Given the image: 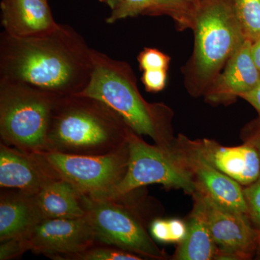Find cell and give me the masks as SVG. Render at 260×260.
<instances>
[{"instance_id":"cell-24","label":"cell","mask_w":260,"mask_h":260,"mask_svg":"<svg viewBox=\"0 0 260 260\" xmlns=\"http://www.w3.org/2000/svg\"><path fill=\"white\" fill-rule=\"evenodd\" d=\"M167 79V70H145L142 78L146 90L150 92L162 90L165 88Z\"/></svg>"},{"instance_id":"cell-19","label":"cell","mask_w":260,"mask_h":260,"mask_svg":"<svg viewBox=\"0 0 260 260\" xmlns=\"http://www.w3.org/2000/svg\"><path fill=\"white\" fill-rule=\"evenodd\" d=\"M234 13L244 37L260 39V0H234Z\"/></svg>"},{"instance_id":"cell-10","label":"cell","mask_w":260,"mask_h":260,"mask_svg":"<svg viewBox=\"0 0 260 260\" xmlns=\"http://www.w3.org/2000/svg\"><path fill=\"white\" fill-rule=\"evenodd\" d=\"M21 239L27 251L54 260L81 252L97 243L85 215L73 219H43Z\"/></svg>"},{"instance_id":"cell-15","label":"cell","mask_w":260,"mask_h":260,"mask_svg":"<svg viewBox=\"0 0 260 260\" xmlns=\"http://www.w3.org/2000/svg\"><path fill=\"white\" fill-rule=\"evenodd\" d=\"M43 220L34 195L15 190L0 197V242L21 238Z\"/></svg>"},{"instance_id":"cell-34","label":"cell","mask_w":260,"mask_h":260,"mask_svg":"<svg viewBox=\"0 0 260 260\" xmlns=\"http://www.w3.org/2000/svg\"></svg>"},{"instance_id":"cell-14","label":"cell","mask_w":260,"mask_h":260,"mask_svg":"<svg viewBox=\"0 0 260 260\" xmlns=\"http://www.w3.org/2000/svg\"><path fill=\"white\" fill-rule=\"evenodd\" d=\"M2 25L5 32L30 37L50 32L58 24L47 0H2Z\"/></svg>"},{"instance_id":"cell-28","label":"cell","mask_w":260,"mask_h":260,"mask_svg":"<svg viewBox=\"0 0 260 260\" xmlns=\"http://www.w3.org/2000/svg\"><path fill=\"white\" fill-rule=\"evenodd\" d=\"M244 143H249L255 149L260 159V118L250 126L244 135Z\"/></svg>"},{"instance_id":"cell-23","label":"cell","mask_w":260,"mask_h":260,"mask_svg":"<svg viewBox=\"0 0 260 260\" xmlns=\"http://www.w3.org/2000/svg\"><path fill=\"white\" fill-rule=\"evenodd\" d=\"M140 69L167 70L169 58L161 51L155 49H145L138 56Z\"/></svg>"},{"instance_id":"cell-7","label":"cell","mask_w":260,"mask_h":260,"mask_svg":"<svg viewBox=\"0 0 260 260\" xmlns=\"http://www.w3.org/2000/svg\"><path fill=\"white\" fill-rule=\"evenodd\" d=\"M58 179L73 184L83 194H103L124 177L129 161L127 144L114 153L100 155L38 153Z\"/></svg>"},{"instance_id":"cell-31","label":"cell","mask_w":260,"mask_h":260,"mask_svg":"<svg viewBox=\"0 0 260 260\" xmlns=\"http://www.w3.org/2000/svg\"><path fill=\"white\" fill-rule=\"evenodd\" d=\"M251 51H252L254 60L255 61L256 66H257V68L260 70V39L253 42Z\"/></svg>"},{"instance_id":"cell-22","label":"cell","mask_w":260,"mask_h":260,"mask_svg":"<svg viewBox=\"0 0 260 260\" xmlns=\"http://www.w3.org/2000/svg\"><path fill=\"white\" fill-rule=\"evenodd\" d=\"M247 215L251 223L260 232V175L254 182L243 186Z\"/></svg>"},{"instance_id":"cell-26","label":"cell","mask_w":260,"mask_h":260,"mask_svg":"<svg viewBox=\"0 0 260 260\" xmlns=\"http://www.w3.org/2000/svg\"><path fill=\"white\" fill-rule=\"evenodd\" d=\"M150 235L154 240L162 243L171 242L169 221L161 218H155L150 224Z\"/></svg>"},{"instance_id":"cell-21","label":"cell","mask_w":260,"mask_h":260,"mask_svg":"<svg viewBox=\"0 0 260 260\" xmlns=\"http://www.w3.org/2000/svg\"><path fill=\"white\" fill-rule=\"evenodd\" d=\"M155 8V0H121L112 10L106 22L109 24L114 23L121 19L136 16L143 12Z\"/></svg>"},{"instance_id":"cell-3","label":"cell","mask_w":260,"mask_h":260,"mask_svg":"<svg viewBox=\"0 0 260 260\" xmlns=\"http://www.w3.org/2000/svg\"><path fill=\"white\" fill-rule=\"evenodd\" d=\"M93 72L78 95L98 99L114 111L137 134L147 135L155 144L170 147L175 140L169 128L167 108L150 104L140 95L129 65L92 49Z\"/></svg>"},{"instance_id":"cell-13","label":"cell","mask_w":260,"mask_h":260,"mask_svg":"<svg viewBox=\"0 0 260 260\" xmlns=\"http://www.w3.org/2000/svg\"><path fill=\"white\" fill-rule=\"evenodd\" d=\"M191 143L207 161L243 186L259 177V155L249 143L226 147L208 139L191 140Z\"/></svg>"},{"instance_id":"cell-11","label":"cell","mask_w":260,"mask_h":260,"mask_svg":"<svg viewBox=\"0 0 260 260\" xmlns=\"http://www.w3.org/2000/svg\"><path fill=\"white\" fill-rule=\"evenodd\" d=\"M174 146L190 172L196 191L228 209L247 215L242 185L207 161L186 137L180 135Z\"/></svg>"},{"instance_id":"cell-4","label":"cell","mask_w":260,"mask_h":260,"mask_svg":"<svg viewBox=\"0 0 260 260\" xmlns=\"http://www.w3.org/2000/svg\"><path fill=\"white\" fill-rule=\"evenodd\" d=\"M57 95L30 85L0 80L1 142L25 152L47 151V134Z\"/></svg>"},{"instance_id":"cell-2","label":"cell","mask_w":260,"mask_h":260,"mask_svg":"<svg viewBox=\"0 0 260 260\" xmlns=\"http://www.w3.org/2000/svg\"><path fill=\"white\" fill-rule=\"evenodd\" d=\"M130 130L120 116L98 99L64 95L53 108L47 151L83 155L114 153L127 144Z\"/></svg>"},{"instance_id":"cell-20","label":"cell","mask_w":260,"mask_h":260,"mask_svg":"<svg viewBox=\"0 0 260 260\" xmlns=\"http://www.w3.org/2000/svg\"><path fill=\"white\" fill-rule=\"evenodd\" d=\"M138 254L107 244L95 243L81 252L63 256L58 260H143Z\"/></svg>"},{"instance_id":"cell-18","label":"cell","mask_w":260,"mask_h":260,"mask_svg":"<svg viewBox=\"0 0 260 260\" xmlns=\"http://www.w3.org/2000/svg\"><path fill=\"white\" fill-rule=\"evenodd\" d=\"M82 194L68 181L54 179L34 197L43 219H73L85 215Z\"/></svg>"},{"instance_id":"cell-33","label":"cell","mask_w":260,"mask_h":260,"mask_svg":"<svg viewBox=\"0 0 260 260\" xmlns=\"http://www.w3.org/2000/svg\"><path fill=\"white\" fill-rule=\"evenodd\" d=\"M99 1L102 2V3H103V1H104V0H99Z\"/></svg>"},{"instance_id":"cell-32","label":"cell","mask_w":260,"mask_h":260,"mask_svg":"<svg viewBox=\"0 0 260 260\" xmlns=\"http://www.w3.org/2000/svg\"><path fill=\"white\" fill-rule=\"evenodd\" d=\"M121 1V0H104L103 3H106L111 9L113 10L119 5V3H120Z\"/></svg>"},{"instance_id":"cell-12","label":"cell","mask_w":260,"mask_h":260,"mask_svg":"<svg viewBox=\"0 0 260 260\" xmlns=\"http://www.w3.org/2000/svg\"><path fill=\"white\" fill-rule=\"evenodd\" d=\"M56 179L38 153H30L0 143V186L35 195Z\"/></svg>"},{"instance_id":"cell-6","label":"cell","mask_w":260,"mask_h":260,"mask_svg":"<svg viewBox=\"0 0 260 260\" xmlns=\"http://www.w3.org/2000/svg\"><path fill=\"white\" fill-rule=\"evenodd\" d=\"M128 147L129 161L122 179L109 191L90 196L113 199L154 184L168 189H182L191 195L196 191L190 172L181 160L174 143L170 147L150 145L131 129Z\"/></svg>"},{"instance_id":"cell-1","label":"cell","mask_w":260,"mask_h":260,"mask_svg":"<svg viewBox=\"0 0 260 260\" xmlns=\"http://www.w3.org/2000/svg\"><path fill=\"white\" fill-rule=\"evenodd\" d=\"M92 72V49L70 25L30 37L0 35V80L64 96L83 91Z\"/></svg>"},{"instance_id":"cell-8","label":"cell","mask_w":260,"mask_h":260,"mask_svg":"<svg viewBox=\"0 0 260 260\" xmlns=\"http://www.w3.org/2000/svg\"><path fill=\"white\" fill-rule=\"evenodd\" d=\"M245 39L226 5L215 2L203 8L196 18L195 62L200 75L214 74Z\"/></svg>"},{"instance_id":"cell-17","label":"cell","mask_w":260,"mask_h":260,"mask_svg":"<svg viewBox=\"0 0 260 260\" xmlns=\"http://www.w3.org/2000/svg\"><path fill=\"white\" fill-rule=\"evenodd\" d=\"M192 197L194 203L186 223L187 233L179 243L173 259H218L219 249L210 231L203 200L198 192Z\"/></svg>"},{"instance_id":"cell-30","label":"cell","mask_w":260,"mask_h":260,"mask_svg":"<svg viewBox=\"0 0 260 260\" xmlns=\"http://www.w3.org/2000/svg\"><path fill=\"white\" fill-rule=\"evenodd\" d=\"M184 0H155V8H172L177 5L180 4Z\"/></svg>"},{"instance_id":"cell-25","label":"cell","mask_w":260,"mask_h":260,"mask_svg":"<svg viewBox=\"0 0 260 260\" xmlns=\"http://www.w3.org/2000/svg\"><path fill=\"white\" fill-rule=\"evenodd\" d=\"M21 238H14L1 242L0 260L15 259L26 252Z\"/></svg>"},{"instance_id":"cell-27","label":"cell","mask_w":260,"mask_h":260,"mask_svg":"<svg viewBox=\"0 0 260 260\" xmlns=\"http://www.w3.org/2000/svg\"><path fill=\"white\" fill-rule=\"evenodd\" d=\"M169 221L171 242L180 243L184 240L187 233L186 223L179 219H171Z\"/></svg>"},{"instance_id":"cell-29","label":"cell","mask_w":260,"mask_h":260,"mask_svg":"<svg viewBox=\"0 0 260 260\" xmlns=\"http://www.w3.org/2000/svg\"><path fill=\"white\" fill-rule=\"evenodd\" d=\"M240 97L249 103L257 111L260 118V84L255 88L243 94Z\"/></svg>"},{"instance_id":"cell-16","label":"cell","mask_w":260,"mask_h":260,"mask_svg":"<svg viewBox=\"0 0 260 260\" xmlns=\"http://www.w3.org/2000/svg\"><path fill=\"white\" fill-rule=\"evenodd\" d=\"M253 42L246 39L229 58L214 96H241L260 84V70L253 58Z\"/></svg>"},{"instance_id":"cell-9","label":"cell","mask_w":260,"mask_h":260,"mask_svg":"<svg viewBox=\"0 0 260 260\" xmlns=\"http://www.w3.org/2000/svg\"><path fill=\"white\" fill-rule=\"evenodd\" d=\"M200 194L212 237L219 249L218 259H250L260 252V232L244 213L228 209Z\"/></svg>"},{"instance_id":"cell-5","label":"cell","mask_w":260,"mask_h":260,"mask_svg":"<svg viewBox=\"0 0 260 260\" xmlns=\"http://www.w3.org/2000/svg\"><path fill=\"white\" fill-rule=\"evenodd\" d=\"M130 198L131 193L113 199L82 194L85 216L93 228L97 243L120 248L144 259H167Z\"/></svg>"}]
</instances>
